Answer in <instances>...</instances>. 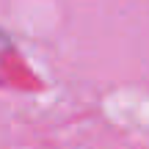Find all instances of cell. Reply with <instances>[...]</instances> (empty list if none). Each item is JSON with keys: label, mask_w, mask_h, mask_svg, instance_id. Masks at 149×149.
<instances>
[{"label": "cell", "mask_w": 149, "mask_h": 149, "mask_svg": "<svg viewBox=\"0 0 149 149\" xmlns=\"http://www.w3.org/2000/svg\"><path fill=\"white\" fill-rule=\"evenodd\" d=\"M3 47H6V36L0 33V50H3Z\"/></svg>", "instance_id": "1"}]
</instances>
